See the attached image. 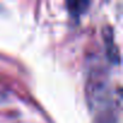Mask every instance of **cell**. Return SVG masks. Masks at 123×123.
Masks as SVG:
<instances>
[{
    "label": "cell",
    "instance_id": "obj_2",
    "mask_svg": "<svg viewBox=\"0 0 123 123\" xmlns=\"http://www.w3.org/2000/svg\"><path fill=\"white\" fill-rule=\"evenodd\" d=\"M104 37L106 41V55H107V58L113 64H119V62H121L119 51H118V47L116 46L115 41L112 40V31L110 28H109V36L106 34H104Z\"/></svg>",
    "mask_w": 123,
    "mask_h": 123
},
{
    "label": "cell",
    "instance_id": "obj_1",
    "mask_svg": "<svg viewBox=\"0 0 123 123\" xmlns=\"http://www.w3.org/2000/svg\"><path fill=\"white\" fill-rule=\"evenodd\" d=\"M86 100L93 116L106 110L118 107L115 101V93L111 91L109 76L103 68H93L86 81Z\"/></svg>",
    "mask_w": 123,
    "mask_h": 123
},
{
    "label": "cell",
    "instance_id": "obj_4",
    "mask_svg": "<svg viewBox=\"0 0 123 123\" xmlns=\"http://www.w3.org/2000/svg\"><path fill=\"white\" fill-rule=\"evenodd\" d=\"M68 9L70 11V13L75 15V16H80L82 13H85L89 6L88 1H81V0H75V1H68Z\"/></svg>",
    "mask_w": 123,
    "mask_h": 123
},
{
    "label": "cell",
    "instance_id": "obj_3",
    "mask_svg": "<svg viewBox=\"0 0 123 123\" xmlns=\"http://www.w3.org/2000/svg\"><path fill=\"white\" fill-rule=\"evenodd\" d=\"M94 123H119L116 107L106 110L94 116Z\"/></svg>",
    "mask_w": 123,
    "mask_h": 123
}]
</instances>
